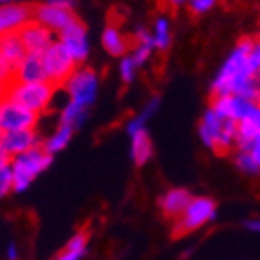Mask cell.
Returning a JSON list of instances; mask_svg holds the SVG:
<instances>
[{
  "label": "cell",
  "mask_w": 260,
  "mask_h": 260,
  "mask_svg": "<svg viewBox=\"0 0 260 260\" xmlns=\"http://www.w3.org/2000/svg\"><path fill=\"white\" fill-rule=\"evenodd\" d=\"M200 139L215 155H230L237 149V122L233 118H224L211 108L204 113L200 120Z\"/></svg>",
  "instance_id": "1"
},
{
  "label": "cell",
  "mask_w": 260,
  "mask_h": 260,
  "mask_svg": "<svg viewBox=\"0 0 260 260\" xmlns=\"http://www.w3.org/2000/svg\"><path fill=\"white\" fill-rule=\"evenodd\" d=\"M51 158L53 155L44 148V144H37L35 148H31L29 151L13 156V162H11V169H13V189L15 191L26 189L33 182V178L51 164Z\"/></svg>",
  "instance_id": "2"
},
{
  "label": "cell",
  "mask_w": 260,
  "mask_h": 260,
  "mask_svg": "<svg viewBox=\"0 0 260 260\" xmlns=\"http://www.w3.org/2000/svg\"><path fill=\"white\" fill-rule=\"evenodd\" d=\"M58 89L56 86H53L51 82H13L8 89V96L6 99H11L15 102H18L24 108L31 109L35 113H44L48 109L49 102L53 100V95Z\"/></svg>",
  "instance_id": "3"
},
{
  "label": "cell",
  "mask_w": 260,
  "mask_h": 260,
  "mask_svg": "<svg viewBox=\"0 0 260 260\" xmlns=\"http://www.w3.org/2000/svg\"><path fill=\"white\" fill-rule=\"evenodd\" d=\"M217 217V204L209 197H193L186 211L173 222V237L178 239L182 235L199 230Z\"/></svg>",
  "instance_id": "4"
},
{
  "label": "cell",
  "mask_w": 260,
  "mask_h": 260,
  "mask_svg": "<svg viewBox=\"0 0 260 260\" xmlns=\"http://www.w3.org/2000/svg\"><path fill=\"white\" fill-rule=\"evenodd\" d=\"M42 60L46 75H48V82L56 87H64L66 82L77 71V62L73 60V56L68 53L62 42H53L42 53Z\"/></svg>",
  "instance_id": "5"
},
{
  "label": "cell",
  "mask_w": 260,
  "mask_h": 260,
  "mask_svg": "<svg viewBox=\"0 0 260 260\" xmlns=\"http://www.w3.org/2000/svg\"><path fill=\"white\" fill-rule=\"evenodd\" d=\"M39 113L24 108L11 99H4L0 102V133L20 129H35L39 122Z\"/></svg>",
  "instance_id": "6"
},
{
  "label": "cell",
  "mask_w": 260,
  "mask_h": 260,
  "mask_svg": "<svg viewBox=\"0 0 260 260\" xmlns=\"http://www.w3.org/2000/svg\"><path fill=\"white\" fill-rule=\"evenodd\" d=\"M96 75L93 70H78L73 73V77L66 82V89L70 93L71 102L80 106H89L95 100L96 93Z\"/></svg>",
  "instance_id": "7"
},
{
  "label": "cell",
  "mask_w": 260,
  "mask_h": 260,
  "mask_svg": "<svg viewBox=\"0 0 260 260\" xmlns=\"http://www.w3.org/2000/svg\"><path fill=\"white\" fill-rule=\"evenodd\" d=\"M18 35L27 53H44L53 44V33L39 20H27L18 27Z\"/></svg>",
  "instance_id": "8"
},
{
  "label": "cell",
  "mask_w": 260,
  "mask_h": 260,
  "mask_svg": "<svg viewBox=\"0 0 260 260\" xmlns=\"http://www.w3.org/2000/svg\"><path fill=\"white\" fill-rule=\"evenodd\" d=\"M33 18L51 31H62L77 20L71 9L56 8L51 4H33Z\"/></svg>",
  "instance_id": "9"
},
{
  "label": "cell",
  "mask_w": 260,
  "mask_h": 260,
  "mask_svg": "<svg viewBox=\"0 0 260 260\" xmlns=\"http://www.w3.org/2000/svg\"><path fill=\"white\" fill-rule=\"evenodd\" d=\"M60 42L64 44V48L73 56V60L77 64L86 60L87 51H89V46H87V39H86V26L78 18L73 24H70V26L66 27V29L60 31Z\"/></svg>",
  "instance_id": "10"
},
{
  "label": "cell",
  "mask_w": 260,
  "mask_h": 260,
  "mask_svg": "<svg viewBox=\"0 0 260 260\" xmlns=\"http://www.w3.org/2000/svg\"><path fill=\"white\" fill-rule=\"evenodd\" d=\"M39 144L35 129H20V131H6L0 133V148L9 156H17L29 151Z\"/></svg>",
  "instance_id": "11"
},
{
  "label": "cell",
  "mask_w": 260,
  "mask_h": 260,
  "mask_svg": "<svg viewBox=\"0 0 260 260\" xmlns=\"http://www.w3.org/2000/svg\"><path fill=\"white\" fill-rule=\"evenodd\" d=\"M48 75L44 68L42 53H27L26 58L18 64L15 70L13 82L27 84V82H46Z\"/></svg>",
  "instance_id": "12"
},
{
  "label": "cell",
  "mask_w": 260,
  "mask_h": 260,
  "mask_svg": "<svg viewBox=\"0 0 260 260\" xmlns=\"http://www.w3.org/2000/svg\"><path fill=\"white\" fill-rule=\"evenodd\" d=\"M191 200H193V197H191L189 191L184 189V187H175V189H169L168 193L160 197L158 206H160V211L166 218L177 220L187 209Z\"/></svg>",
  "instance_id": "13"
},
{
  "label": "cell",
  "mask_w": 260,
  "mask_h": 260,
  "mask_svg": "<svg viewBox=\"0 0 260 260\" xmlns=\"http://www.w3.org/2000/svg\"><path fill=\"white\" fill-rule=\"evenodd\" d=\"M27 20H33V4H8L0 6V35L18 29Z\"/></svg>",
  "instance_id": "14"
},
{
  "label": "cell",
  "mask_w": 260,
  "mask_h": 260,
  "mask_svg": "<svg viewBox=\"0 0 260 260\" xmlns=\"http://www.w3.org/2000/svg\"><path fill=\"white\" fill-rule=\"evenodd\" d=\"M111 20V18H109ZM102 44H104L106 51L113 56H124L129 49H133L137 46V39L135 37H124L120 33L117 22H109L108 27L104 29L102 35Z\"/></svg>",
  "instance_id": "15"
},
{
  "label": "cell",
  "mask_w": 260,
  "mask_h": 260,
  "mask_svg": "<svg viewBox=\"0 0 260 260\" xmlns=\"http://www.w3.org/2000/svg\"><path fill=\"white\" fill-rule=\"evenodd\" d=\"M0 51L4 55V58L9 62V66L13 68V71L18 68L24 58L27 55V49L24 48V44L20 40V35H18V31H8V33H2L0 35Z\"/></svg>",
  "instance_id": "16"
},
{
  "label": "cell",
  "mask_w": 260,
  "mask_h": 260,
  "mask_svg": "<svg viewBox=\"0 0 260 260\" xmlns=\"http://www.w3.org/2000/svg\"><path fill=\"white\" fill-rule=\"evenodd\" d=\"M153 155V144L149 139L148 131L139 129L131 135V158L135 160L137 166H144L149 160V156Z\"/></svg>",
  "instance_id": "17"
},
{
  "label": "cell",
  "mask_w": 260,
  "mask_h": 260,
  "mask_svg": "<svg viewBox=\"0 0 260 260\" xmlns=\"http://www.w3.org/2000/svg\"><path fill=\"white\" fill-rule=\"evenodd\" d=\"M71 135H73V127L66 126V124H60V126H58V131L53 135L48 142L44 144V148L48 149L51 155H53V153H56V151H60V149H64L66 146H68V142H70V139H71Z\"/></svg>",
  "instance_id": "18"
},
{
  "label": "cell",
  "mask_w": 260,
  "mask_h": 260,
  "mask_svg": "<svg viewBox=\"0 0 260 260\" xmlns=\"http://www.w3.org/2000/svg\"><path fill=\"white\" fill-rule=\"evenodd\" d=\"M84 118H86V108L80 104H75V102H70V104L66 106L64 113H62L60 124L71 126L75 129V127H78L82 124Z\"/></svg>",
  "instance_id": "19"
},
{
  "label": "cell",
  "mask_w": 260,
  "mask_h": 260,
  "mask_svg": "<svg viewBox=\"0 0 260 260\" xmlns=\"http://www.w3.org/2000/svg\"><path fill=\"white\" fill-rule=\"evenodd\" d=\"M235 164L242 171L244 175H258L260 173V164L255 160V156L249 151H237L235 155Z\"/></svg>",
  "instance_id": "20"
},
{
  "label": "cell",
  "mask_w": 260,
  "mask_h": 260,
  "mask_svg": "<svg viewBox=\"0 0 260 260\" xmlns=\"http://www.w3.org/2000/svg\"><path fill=\"white\" fill-rule=\"evenodd\" d=\"M155 48L158 49H168L169 42H171V33H169V22L166 18H158L155 24Z\"/></svg>",
  "instance_id": "21"
},
{
  "label": "cell",
  "mask_w": 260,
  "mask_h": 260,
  "mask_svg": "<svg viewBox=\"0 0 260 260\" xmlns=\"http://www.w3.org/2000/svg\"><path fill=\"white\" fill-rule=\"evenodd\" d=\"M156 106H158V100H156V99H153L151 102H149V106H148V108L144 109V111L139 115V118H135L133 122H129V126H127V131H129V135H133L135 131L142 129V127H144V124H146V120H148V118L151 117L153 113H155Z\"/></svg>",
  "instance_id": "22"
},
{
  "label": "cell",
  "mask_w": 260,
  "mask_h": 260,
  "mask_svg": "<svg viewBox=\"0 0 260 260\" xmlns=\"http://www.w3.org/2000/svg\"><path fill=\"white\" fill-rule=\"evenodd\" d=\"M247 68L255 77L260 75V37H255V42L251 46V51L247 55Z\"/></svg>",
  "instance_id": "23"
},
{
  "label": "cell",
  "mask_w": 260,
  "mask_h": 260,
  "mask_svg": "<svg viewBox=\"0 0 260 260\" xmlns=\"http://www.w3.org/2000/svg\"><path fill=\"white\" fill-rule=\"evenodd\" d=\"M217 4L218 0H189V11L200 17V15H206L208 11H211Z\"/></svg>",
  "instance_id": "24"
},
{
  "label": "cell",
  "mask_w": 260,
  "mask_h": 260,
  "mask_svg": "<svg viewBox=\"0 0 260 260\" xmlns=\"http://www.w3.org/2000/svg\"><path fill=\"white\" fill-rule=\"evenodd\" d=\"M13 189V169L11 166L0 169V199L8 195L9 191Z\"/></svg>",
  "instance_id": "25"
},
{
  "label": "cell",
  "mask_w": 260,
  "mask_h": 260,
  "mask_svg": "<svg viewBox=\"0 0 260 260\" xmlns=\"http://www.w3.org/2000/svg\"><path fill=\"white\" fill-rule=\"evenodd\" d=\"M13 75H15L13 68L9 66V62L6 60L2 51H0V82L11 86V84H13Z\"/></svg>",
  "instance_id": "26"
},
{
  "label": "cell",
  "mask_w": 260,
  "mask_h": 260,
  "mask_svg": "<svg viewBox=\"0 0 260 260\" xmlns=\"http://www.w3.org/2000/svg\"><path fill=\"white\" fill-rule=\"evenodd\" d=\"M135 68H137V64L133 62V58H131V56H127V58H124V60H122L120 71H122V78H124V82H126V84L133 80Z\"/></svg>",
  "instance_id": "27"
},
{
  "label": "cell",
  "mask_w": 260,
  "mask_h": 260,
  "mask_svg": "<svg viewBox=\"0 0 260 260\" xmlns=\"http://www.w3.org/2000/svg\"><path fill=\"white\" fill-rule=\"evenodd\" d=\"M84 255H86V251H73V249H66L64 247V251L56 256L55 260H80Z\"/></svg>",
  "instance_id": "28"
},
{
  "label": "cell",
  "mask_w": 260,
  "mask_h": 260,
  "mask_svg": "<svg viewBox=\"0 0 260 260\" xmlns=\"http://www.w3.org/2000/svg\"><path fill=\"white\" fill-rule=\"evenodd\" d=\"M247 151L251 153V155L255 156V160L260 164V135L256 137L255 140H253V144L249 146V149H247Z\"/></svg>",
  "instance_id": "29"
},
{
  "label": "cell",
  "mask_w": 260,
  "mask_h": 260,
  "mask_svg": "<svg viewBox=\"0 0 260 260\" xmlns=\"http://www.w3.org/2000/svg\"><path fill=\"white\" fill-rule=\"evenodd\" d=\"M48 4L56 6V8H64V9H71L75 6V0H48Z\"/></svg>",
  "instance_id": "30"
},
{
  "label": "cell",
  "mask_w": 260,
  "mask_h": 260,
  "mask_svg": "<svg viewBox=\"0 0 260 260\" xmlns=\"http://www.w3.org/2000/svg\"><path fill=\"white\" fill-rule=\"evenodd\" d=\"M11 162H13V156H9L4 149L0 148V169H4V168H8V166H11Z\"/></svg>",
  "instance_id": "31"
},
{
  "label": "cell",
  "mask_w": 260,
  "mask_h": 260,
  "mask_svg": "<svg viewBox=\"0 0 260 260\" xmlns=\"http://www.w3.org/2000/svg\"><path fill=\"white\" fill-rule=\"evenodd\" d=\"M244 225H246V230H249L251 233H260V218H251V220H247Z\"/></svg>",
  "instance_id": "32"
},
{
  "label": "cell",
  "mask_w": 260,
  "mask_h": 260,
  "mask_svg": "<svg viewBox=\"0 0 260 260\" xmlns=\"http://www.w3.org/2000/svg\"><path fill=\"white\" fill-rule=\"evenodd\" d=\"M8 89H9V86L8 84H4V82H0V102L8 96Z\"/></svg>",
  "instance_id": "33"
},
{
  "label": "cell",
  "mask_w": 260,
  "mask_h": 260,
  "mask_svg": "<svg viewBox=\"0 0 260 260\" xmlns=\"http://www.w3.org/2000/svg\"><path fill=\"white\" fill-rule=\"evenodd\" d=\"M184 2H187V0H169V4L175 6V8H177V6H182Z\"/></svg>",
  "instance_id": "34"
},
{
  "label": "cell",
  "mask_w": 260,
  "mask_h": 260,
  "mask_svg": "<svg viewBox=\"0 0 260 260\" xmlns=\"http://www.w3.org/2000/svg\"><path fill=\"white\" fill-rule=\"evenodd\" d=\"M9 258H11V260L17 258V251H15V247H13V246L9 247Z\"/></svg>",
  "instance_id": "35"
},
{
  "label": "cell",
  "mask_w": 260,
  "mask_h": 260,
  "mask_svg": "<svg viewBox=\"0 0 260 260\" xmlns=\"http://www.w3.org/2000/svg\"><path fill=\"white\" fill-rule=\"evenodd\" d=\"M18 0H0V6H8V4H17Z\"/></svg>",
  "instance_id": "36"
}]
</instances>
